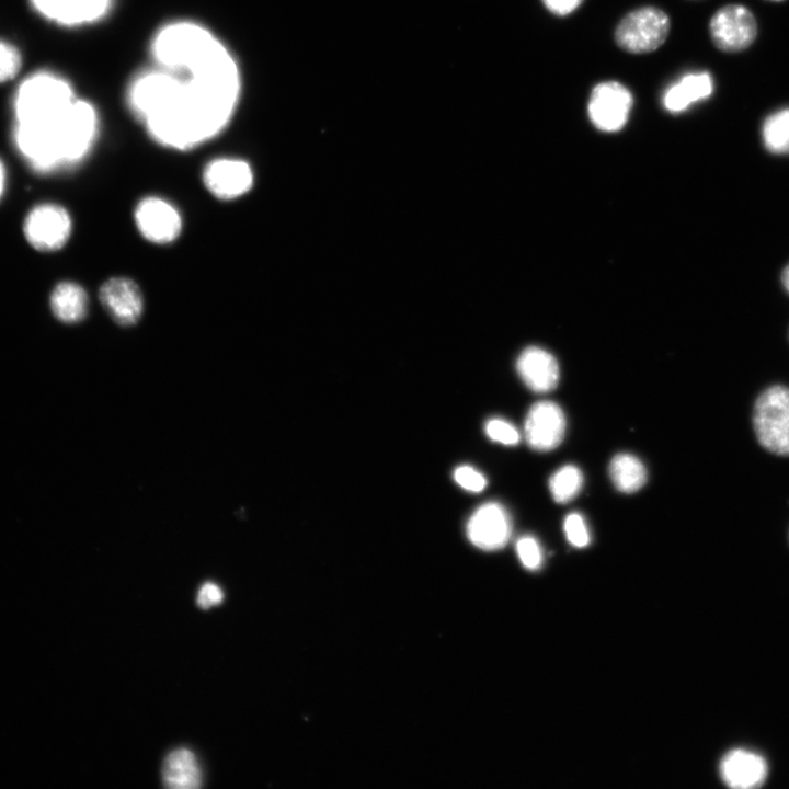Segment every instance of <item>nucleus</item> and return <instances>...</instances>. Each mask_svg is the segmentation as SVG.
Instances as JSON below:
<instances>
[{
	"label": "nucleus",
	"instance_id": "nucleus-32",
	"mask_svg": "<svg viewBox=\"0 0 789 789\" xmlns=\"http://www.w3.org/2000/svg\"><path fill=\"white\" fill-rule=\"evenodd\" d=\"M781 281H782L785 288L789 293V265H787V267L784 270L782 275H781Z\"/></svg>",
	"mask_w": 789,
	"mask_h": 789
},
{
	"label": "nucleus",
	"instance_id": "nucleus-25",
	"mask_svg": "<svg viewBox=\"0 0 789 789\" xmlns=\"http://www.w3.org/2000/svg\"><path fill=\"white\" fill-rule=\"evenodd\" d=\"M485 433L492 441L504 445H515L519 442L516 427L502 419L489 420L485 424Z\"/></svg>",
	"mask_w": 789,
	"mask_h": 789
},
{
	"label": "nucleus",
	"instance_id": "nucleus-5",
	"mask_svg": "<svg viewBox=\"0 0 789 789\" xmlns=\"http://www.w3.org/2000/svg\"><path fill=\"white\" fill-rule=\"evenodd\" d=\"M753 426L763 448L778 456H789V388L775 385L758 396Z\"/></svg>",
	"mask_w": 789,
	"mask_h": 789
},
{
	"label": "nucleus",
	"instance_id": "nucleus-26",
	"mask_svg": "<svg viewBox=\"0 0 789 789\" xmlns=\"http://www.w3.org/2000/svg\"><path fill=\"white\" fill-rule=\"evenodd\" d=\"M518 558L523 565L536 570L542 562V553L538 541L531 536H524L516 544Z\"/></svg>",
	"mask_w": 789,
	"mask_h": 789
},
{
	"label": "nucleus",
	"instance_id": "nucleus-33",
	"mask_svg": "<svg viewBox=\"0 0 789 789\" xmlns=\"http://www.w3.org/2000/svg\"><path fill=\"white\" fill-rule=\"evenodd\" d=\"M770 1H782V0H770Z\"/></svg>",
	"mask_w": 789,
	"mask_h": 789
},
{
	"label": "nucleus",
	"instance_id": "nucleus-13",
	"mask_svg": "<svg viewBox=\"0 0 789 789\" xmlns=\"http://www.w3.org/2000/svg\"><path fill=\"white\" fill-rule=\"evenodd\" d=\"M565 418L561 408L552 401H539L529 409L524 433L528 445L539 451L556 448L563 439Z\"/></svg>",
	"mask_w": 789,
	"mask_h": 789
},
{
	"label": "nucleus",
	"instance_id": "nucleus-15",
	"mask_svg": "<svg viewBox=\"0 0 789 789\" xmlns=\"http://www.w3.org/2000/svg\"><path fill=\"white\" fill-rule=\"evenodd\" d=\"M42 16L67 26L93 23L111 9L112 0H30Z\"/></svg>",
	"mask_w": 789,
	"mask_h": 789
},
{
	"label": "nucleus",
	"instance_id": "nucleus-17",
	"mask_svg": "<svg viewBox=\"0 0 789 789\" xmlns=\"http://www.w3.org/2000/svg\"><path fill=\"white\" fill-rule=\"evenodd\" d=\"M516 367L525 385L535 392L551 391L559 381L558 363L544 348H525L518 356Z\"/></svg>",
	"mask_w": 789,
	"mask_h": 789
},
{
	"label": "nucleus",
	"instance_id": "nucleus-24",
	"mask_svg": "<svg viewBox=\"0 0 789 789\" xmlns=\"http://www.w3.org/2000/svg\"><path fill=\"white\" fill-rule=\"evenodd\" d=\"M22 66L19 49L8 42L0 41V83L14 78Z\"/></svg>",
	"mask_w": 789,
	"mask_h": 789
},
{
	"label": "nucleus",
	"instance_id": "nucleus-10",
	"mask_svg": "<svg viewBox=\"0 0 789 789\" xmlns=\"http://www.w3.org/2000/svg\"><path fill=\"white\" fill-rule=\"evenodd\" d=\"M134 219L140 235L155 244L171 243L182 231V217L176 207L158 196L139 201Z\"/></svg>",
	"mask_w": 789,
	"mask_h": 789
},
{
	"label": "nucleus",
	"instance_id": "nucleus-30",
	"mask_svg": "<svg viewBox=\"0 0 789 789\" xmlns=\"http://www.w3.org/2000/svg\"><path fill=\"white\" fill-rule=\"evenodd\" d=\"M544 5L556 15H568L576 10L584 0H541Z\"/></svg>",
	"mask_w": 789,
	"mask_h": 789
},
{
	"label": "nucleus",
	"instance_id": "nucleus-29",
	"mask_svg": "<svg viewBox=\"0 0 789 789\" xmlns=\"http://www.w3.org/2000/svg\"><path fill=\"white\" fill-rule=\"evenodd\" d=\"M224 599V593L221 588L213 583H204L197 594V605L203 609H208L211 606L219 605Z\"/></svg>",
	"mask_w": 789,
	"mask_h": 789
},
{
	"label": "nucleus",
	"instance_id": "nucleus-28",
	"mask_svg": "<svg viewBox=\"0 0 789 789\" xmlns=\"http://www.w3.org/2000/svg\"><path fill=\"white\" fill-rule=\"evenodd\" d=\"M455 481L465 490L480 492L487 485L484 476L470 466H460L454 472Z\"/></svg>",
	"mask_w": 789,
	"mask_h": 789
},
{
	"label": "nucleus",
	"instance_id": "nucleus-4",
	"mask_svg": "<svg viewBox=\"0 0 789 789\" xmlns=\"http://www.w3.org/2000/svg\"><path fill=\"white\" fill-rule=\"evenodd\" d=\"M216 37L204 26L193 22L165 25L151 42V55L160 68L178 71L205 53Z\"/></svg>",
	"mask_w": 789,
	"mask_h": 789
},
{
	"label": "nucleus",
	"instance_id": "nucleus-1",
	"mask_svg": "<svg viewBox=\"0 0 789 789\" xmlns=\"http://www.w3.org/2000/svg\"><path fill=\"white\" fill-rule=\"evenodd\" d=\"M237 64L218 39L188 67L138 75L127 91L134 116L159 145L187 150L217 136L237 106Z\"/></svg>",
	"mask_w": 789,
	"mask_h": 789
},
{
	"label": "nucleus",
	"instance_id": "nucleus-19",
	"mask_svg": "<svg viewBox=\"0 0 789 789\" xmlns=\"http://www.w3.org/2000/svg\"><path fill=\"white\" fill-rule=\"evenodd\" d=\"M162 780L171 789L199 788L202 770L194 753L185 747L170 752L163 763Z\"/></svg>",
	"mask_w": 789,
	"mask_h": 789
},
{
	"label": "nucleus",
	"instance_id": "nucleus-16",
	"mask_svg": "<svg viewBox=\"0 0 789 789\" xmlns=\"http://www.w3.org/2000/svg\"><path fill=\"white\" fill-rule=\"evenodd\" d=\"M719 770L723 782L734 789L758 788L765 782L768 774L764 757L743 748L727 753L721 759Z\"/></svg>",
	"mask_w": 789,
	"mask_h": 789
},
{
	"label": "nucleus",
	"instance_id": "nucleus-12",
	"mask_svg": "<svg viewBox=\"0 0 789 789\" xmlns=\"http://www.w3.org/2000/svg\"><path fill=\"white\" fill-rule=\"evenodd\" d=\"M512 523L506 510L496 502L478 507L467 523V537L483 550H498L511 537Z\"/></svg>",
	"mask_w": 789,
	"mask_h": 789
},
{
	"label": "nucleus",
	"instance_id": "nucleus-31",
	"mask_svg": "<svg viewBox=\"0 0 789 789\" xmlns=\"http://www.w3.org/2000/svg\"><path fill=\"white\" fill-rule=\"evenodd\" d=\"M5 181H7L5 168H4V164L2 163V161H1V159H0V199H1L2 195H3V193H4Z\"/></svg>",
	"mask_w": 789,
	"mask_h": 789
},
{
	"label": "nucleus",
	"instance_id": "nucleus-21",
	"mask_svg": "<svg viewBox=\"0 0 789 789\" xmlns=\"http://www.w3.org/2000/svg\"><path fill=\"white\" fill-rule=\"evenodd\" d=\"M609 476L615 487L625 493L638 491L647 481L643 464L630 454H618L611 459Z\"/></svg>",
	"mask_w": 789,
	"mask_h": 789
},
{
	"label": "nucleus",
	"instance_id": "nucleus-11",
	"mask_svg": "<svg viewBox=\"0 0 789 789\" xmlns=\"http://www.w3.org/2000/svg\"><path fill=\"white\" fill-rule=\"evenodd\" d=\"M251 165L237 158H218L206 164L203 183L218 199L231 201L247 194L253 186Z\"/></svg>",
	"mask_w": 789,
	"mask_h": 789
},
{
	"label": "nucleus",
	"instance_id": "nucleus-27",
	"mask_svg": "<svg viewBox=\"0 0 789 789\" xmlns=\"http://www.w3.org/2000/svg\"><path fill=\"white\" fill-rule=\"evenodd\" d=\"M564 533L571 545L583 548L590 544V533L583 517L571 513L564 519Z\"/></svg>",
	"mask_w": 789,
	"mask_h": 789
},
{
	"label": "nucleus",
	"instance_id": "nucleus-23",
	"mask_svg": "<svg viewBox=\"0 0 789 789\" xmlns=\"http://www.w3.org/2000/svg\"><path fill=\"white\" fill-rule=\"evenodd\" d=\"M582 484L583 476L580 469L573 465L561 467L549 480L550 492L558 503L573 500L579 494Z\"/></svg>",
	"mask_w": 789,
	"mask_h": 789
},
{
	"label": "nucleus",
	"instance_id": "nucleus-22",
	"mask_svg": "<svg viewBox=\"0 0 789 789\" xmlns=\"http://www.w3.org/2000/svg\"><path fill=\"white\" fill-rule=\"evenodd\" d=\"M766 149L773 153H789V107L770 114L762 128Z\"/></svg>",
	"mask_w": 789,
	"mask_h": 789
},
{
	"label": "nucleus",
	"instance_id": "nucleus-2",
	"mask_svg": "<svg viewBox=\"0 0 789 789\" xmlns=\"http://www.w3.org/2000/svg\"><path fill=\"white\" fill-rule=\"evenodd\" d=\"M95 108L75 99L54 117L37 123H15L13 139L20 155L39 173L71 168L92 149L98 134Z\"/></svg>",
	"mask_w": 789,
	"mask_h": 789
},
{
	"label": "nucleus",
	"instance_id": "nucleus-8",
	"mask_svg": "<svg viewBox=\"0 0 789 789\" xmlns=\"http://www.w3.org/2000/svg\"><path fill=\"white\" fill-rule=\"evenodd\" d=\"M632 104V93L627 87L617 81H605L593 88L587 113L599 130L617 132L627 123Z\"/></svg>",
	"mask_w": 789,
	"mask_h": 789
},
{
	"label": "nucleus",
	"instance_id": "nucleus-20",
	"mask_svg": "<svg viewBox=\"0 0 789 789\" xmlns=\"http://www.w3.org/2000/svg\"><path fill=\"white\" fill-rule=\"evenodd\" d=\"M88 295L82 286L73 282H61L52 290L49 307L53 315L64 323L81 321L88 311Z\"/></svg>",
	"mask_w": 789,
	"mask_h": 789
},
{
	"label": "nucleus",
	"instance_id": "nucleus-18",
	"mask_svg": "<svg viewBox=\"0 0 789 789\" xmlns=\"http://www.w3.org/2000/svg\"><path fill=\"white\" fill-rule=\"evenodd\" d=\"M712 91L713 81L708 72L688 73L665 90L662 104L670 113H681L709 98Z\"/></svg>",
	"mask_w": 789,
	"mask_h": 789
},
{
	"label": "nucleus",
	"instance_id": "nucleus-7",
	"mask_svg": "<svg viewBox=\"0 0 789 789\" xmlns=\"http://www.w3.org/2000/svg\"><path fill=\"white\" fill-rule=\"evenodd\" d=\"M71 229V217L67 209L53 203L34 206L23 224L26 241L42 252L61 249L69 240Z\"/></svg>",
	"mask_w": 789,
	"mask_h": 789
},
{
	"label": "nucleus",
	"instance_id": "nucleus-3",
	"mask_svg": "<svg viewBox=\"0 0 789 789\" xmlns=\"http://www.w3.org/2000/svg\"><path fill=\"white\" fill-rule=\"evenodd\" d=\"M75 99L71 85L61 77L47 71L33 73L16 90L13 101L15 123L49 119Z\"/></svg>",
	"mask_w": 789,
	"mask_h": 789
},
{
	"label": "nucleus",
	"instance_id": "nucleus-14",
	"mask_svg": "<svg viewBox=\"0 0 789 789\" xmlns=\"http://www.w3.org/2000/svg\"><path fill=\"white\" fill-rule=\"evenodd\" d=\"M99 299L108 316L121 325L135 324L142 315L144 297L130 278L117 276L105 281L100 287Z\"/></svg>",
	"mask_w": 789,
	"mask_h": 789
},
{
	"label": "nucleus",
	"instance_id": "nucleus-6",
	"mask_svg": "<svg viewBox=\"0 0 789 789\" xmlns=\"http://www.w3.org/2000/svg\"><path fill=\"white\" fill-rule=\"evenodd\" d=\"M670 28V18L663 10L642 7L620 20L615 30V41L628 53H651L666 41Z\"/></svg>",
	"mask_w": 789,
	"mask_h": 789
},
{
	"label": "nucleus",
	"instance_id": "nucleus-9",
	"mask_svg": "<svg viewBox=\"0 0 789 789\" xmlns=\"http://www.w3.org/2000/svg\"><path fill=\"white\" fill-rule=\"evenodd\" d=\"M709 31L713 44L720 50L734 53L747 48L754 42L757 25L747 8L729 4L712 15Z\"/></svg>",
	"mask_w": 789,
	"mask_h": 789
}]
</instances>
